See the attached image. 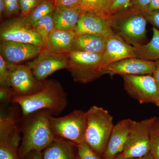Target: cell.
Returning a JSON list of instances; mask_svg holds the SVG:
<instances>
[{
	"label": "cell",
	"instance_id": "836d02e7",
	"mask_svg": "<svg viewBox=\"0 0 159 159\" xmlns=\"http://www.w3.org/2000/svg\"><path fill=\"white\" fill-rule=\"evenodd\" d=\"M147 21L159 29V10L142 11Z\"/></svg>",
	"mask_w": 159,
	"mask_h": 159
},
{
	"label": "cell",
	"instance_id": "ac0fdd59",
	"mask_svg": "<svg viewBox=\"0 0 159 159\" xmlns=\"http://www.w3.org/2000/svg\"><path fill=\"white\" fill-rule=\"evenodd\" d=\"M42 159H77L76 144L65 139L55 138L42 152Z\"/></svg>",
	"mask_w": 159,
	"mask_h": 159
},
{
	"label": "cell",
	"instance_id": "7402d4cb",
	"mask_svg": "<svg viewBox=\"0 0 159 159\" xmlns=\"http://www.w3.org/2000/svg\"><path fill=\"white\" fill-rule=\"evenodd\" d=\"M152 30V37L149 43L134 46L135 57L152 61L159 60V30L154 27Z\"/></svg>",
	"mask_w": 159,
	"mask_h": 159
},
{
	"label": "cell",
	"instance_id": "ffe728a7",
	"mask_svg": "<svg viewBox=\"0 0 159 159\" xmlns=\"http://www.w3.org/2000/svg\"><path fill=\"white\" fill-rule=\"evenodd\" d=\"M107 37L95 34H77L74 39L73 51L102 54L105 50Z\"/></svg>",
	"mask_w": 159,
	"mask_h": 159
},
{
	"label": "cell",
	"instance_id": "7c38bea8",
	"mask_svg": "<svg viewBox=\"0 0 159 159\" xmlns=\"http://www.w3.org/2000/svg\"><path fill=\"white\" fill-rule=\"evenodd\" d=\"M43 48L31 43L3 41L0 43V55L8 63L22 64L37 57Z\"/></svg>",
	"mask_w": 159,
	"mask_h": 159
},
{
	"label": "cell",
	"instance_id": "f35d334b",
	"mask_svg": "<svg viewBox=\"0 0 159 159\" xmlns=\"http://www.w3.org/2000/svg\"><path fill=\"white\" fill-rule=\"evenodd\" d=\"M6 12V4L5 0H0V18L1 22L3 21Z\"/></svg>",
	"mask_w": 159,
	"mask_h": 159
},
{
	"label": "cell",
	"instance_id": "52a82bcc",
	"mask_svg": "<svg viewBox=\"0 0 159 159\" xmlns=\"http://www.w3.org/2000/svg\"><path fill=\"white\" fill-rule=\"evenodd\" d=\"M152 117L136 121L130 120L129 132L123 151L119 155L123 158L135 159L150 152L149 126Z\"/></svg>",
	"mask_w": 159,
	"mask_h": 159
},
{
	"label": "cell",
	"instance_id": "6da1fadb",
	"mask_svg": "<svg viewBox=\"0 0 159 159\" xmlns=\"http://www.w3.org/2000/svg\"><path fill=\"white\" fill-rule=\"evenodd\" d=\"M43 82V86L39 92L26 97H16L12 99L11 102L20 107L24 117L43 110L57 116L67 106V95L60 83L53 79Z\"/></svg>",
	"mask_w": 159,
	"mask_h": 159
},
{
	"label": "cell",
	"instance_id": "d6986e66",
	"mask_svg": "<svg viewBox=\"0 0 159 159\" xmlns=\"http://www.w3.org/2000/svg\"><path fill=\"white\" fill-rule=\"evenodd\" d=\"M84 11L80 7L56 8L53 13L54 29L75 31L80 16Z\"/></svg>",
	"mask_w": 159,
	"mask_h": 159
},
{
	"label": "cell",
	"instance_id": "603a6c76",
	"mask_svg": "<svg viewBox=\"0 0 159 159\" xmlns=\"http://www.w3.org/2000/svg\"><path fill=\"white\" fill-rule=\"evenodd\" d=\"M56 9L54 0H42L25 17L26 21L33 25L46 16L53 13Z\"/></svg>",
	"mask_w": 159,
	"mask_h": 159
},
{
	"label": "cell",
	"instance_id": "7a4b0ae2",
	"mask_svg": "<svg viewBox=\"0 0 159 159\" xmlns=\"http://www.w3.org/2000/svg\"><path fill=\"white\" fill-rule=\"evenodd\" d=\"M51 115L48 111L43 110L25 117L18 148L20 159H25L33 152H42L55 139L50 126Z\"/></svg>",
	"mask_w": 159,
	"mask_h": 159
},
{
	"label": "cell",
	"instance_id": "3957f363",
	"mask_svg": "<svg viewBox=\"0 0 159 159\" xmlns=\"http://www.w3.org/2000/svg\"><path fill=\"white\" fill-rule=\"evenodd\" d=\"M87 125L84 142L99 156H102L114 126L108 111L93 105L86 112Z\"/></svg>",
	"mask_w": 159,
	"mask_h": 159
},
{
	"label": "cell",
	"instance_id": "8fae6325",
	"mask_svg": "<svg viewBox=\"0 0 159 159\" xmlns=\"http://www.w3.org/2000/svg\"><path fill=\"white\" fill-rule=\"evenodd\" d=\"M11 85L15 97H26L40 91L43 82L35 78L31 68L26 64H11Z\"/></svg>",
	"mask_w": 159,
	"mask_h": 159
},
{
	"label": "cell",
	"instance_id": "b9f144b4",
	"mask_svg": "<svg viewBox=\"0 0 159 159\" xmlns=\"http://www.w3.org/2000/svg\"><path fill=\"white\" fill-rule=\"evenodd\" d=\"M113 159H126L125 158H122V157H120V156L118 155V156H117L116 157V158H115Z\"/></svg>",
	"mask_w": 159,
	"mask_h": 159
},
{
	"label": "cell",
	"instance_id": "5b68a950",
	"mask_svg": "<svg viewBox=\"0 0 159 159\" xmlns=\"http://www.w3.org/2000/svg\"><path fill=\"white\" fill-rule=\"evenodd\" d=\"M68 57L67 70L75 82L86 84L104 75L101 65V54L74 51Z\"/></svg>",
	"mask_w": 159,
	"mask_h": 159
},
{
	"label": "cell",
	"instance_id": "f546056e",
	"mask_svg": "<svg viewBox=\"0 0 159 159\" xmlns=\"http://www.w3.org/2000/svg\"><path fill=\"white\" fill-rule=\"evenodd\" d=\"M5 2L6 4V12L4 20L17 17L20 16L21 9L20 0H5Z\"/></svg>",
	"mask_w": 159,
	"mask_h": 159
},
{
	"label": "cell",
	"instance_id": "1f68e13d",
	"mask_svg": "<svg viewBox=\"0 0 159 159\" xmlns=\"http://www.w3.org/2000/svg\"><path fill=\"white\" fill-rule=\"evenodd\" d=\"M15 97L14 90L9 87H0V102L6 103L11 102Z\"/></svg>",
	"mask_w": 159,
	"mask_h": 159
},
{
	"label": "cell",
	"instance_id": "484cf974",
	"mask_svg": "<svg viewBox=\"0 0 159 159\" xmlns=\"http://www.w3.org/2000/svg\"><path fill=\"white\" fill-rule=\"evenodd\" d=\"M149 136L150 153L154 159H159V116L152 117Z\"/></svg>",
	"mask_w": 159,
	"mask_h": 159
},
{
	"label": "cell",
	"instance_id": "4fadbf2b",
	"mask_svg": "<svg viewBox=\"0 0 159 159\" xmlns=\"http://www.w3.org/2000/svg\"><path fill=\"white\" fill-rule=\"evenodd\" d=\"M155 69V61L129 57L110 64L106 68L104 74H108L111 77L116 75H152Z\"/></svg>",
	"mask_w": 159,
	"mask_h": 159
},
{
	"label": "cell",
	"instance_id": "4316f807",
	"mask_svg": "<svg viewBox=\"0 0 159 159\" xmlns=\"http://www.w3.org/2000/svg\"><path fill=\"white\" fill-rule=\"evenodd\" d=\"M18 148L9 141L0 140V159H20Z\"/></svg>",
	"mask_w": 159,
	"mask_h": 159
},
{
	"label": "cell",
	"instance_id": "83f0119b",
	"mask_svg": "<svg viewBox=\"0 0 159 159\" xmlns=\"http://www.w3.org/2000/svg\"><path fill=\"white\" fill-rule=\"evenodd\" d=\"M0 87H9L11 85V64L5 61L0 55Z\"/></svg>",
	"mask_w": 159,
	"mask_h": 159
},
{
	"label": "cell",
	"instance_id": "8992f818",
	"mask_svg": "<svg viewBox=\"0 0 159 159\" xmlns=\"http://www.w3.org/2000/svg\"><path fill=\"white\" fill-rule=\"evenodd\" d=\"M50 124L56 138L67 140L76 144L84 142L87 125L86 112L75 110L64 116L51 115Z\"/></svg>",
	"mask_w": 159,
	"mask_h": 159
},
{
	"label": "cell",
	"instance_id": "9c48e42d",
	"mask_svg": "<svg viewBox=\"0 0 159 159\" xmlns=\"http://www.w3.org/2000/svg\"><path fill=\"white\" fill-rule=\"evenodd\" d=\"M0 40L31 43L45 48L43 40L33 26L21 16L1 22Z\"/></svg>",
	"mask_w": 159,
	"mask_h": 159
},
{
	"label": "cell",
	"instance_id": "44dd1931",
	"mask_svg": "<svg viewBox=\"0 0 159 159\" xmlns=\"http://www.w3.org/2000/svg\"><path fill=\"white\" fill-rule=\"evenodd\" d=\"M0 140L10 141L19 147L20 136L16 120L12 115L1 113Z\"/></svg>",
	"mask_w": 159,
	"mask_h": 159
},
{
	"label": "cell",
	"instance_id": "8d00e7d4",
	"mask_svg": "<svg viewBox=\"0 0 159 159\" xmlns=\"http://www.w3.org/2000/svg\"><path fill=\"white\" fill-rule=\"evenodd\" d=\"M155 69L152 75L159 86V60L155 61Z\"/></svg>",
	"mask_w": 159,
	"mask_h": 159
},
{
	"label": "cell",
	"instance_id": "d4e9b609",
	"mask_svg": "<svg viewBox=\"0 0 159 159\" xmlns=\"http://www.w3.org/2000/svg\"><path fill=\"white\" fill-rule=\"evenodd\" d=\"M53 13L43 17L33 25L35 31L41 38L44 45L49 35L54 29Z\"/></svg>",
	"mask_w": 159,
	"mask_h": 159
},
{
	"label": "cell",
	"instance_id": "30bf717a",
	"mask_svg": "<svg viewBox=\"0 0 159 159\" xmlns=\"http://www.w3.org/2000/svg\"><path fill=\"white\" fill-rule=\"evenodd\" d=\"M26 64L31 68L35 78L43 81L56 71L67 68L68 54H56L44 48L37 57Z\"/></svg>",
	"mask_w": 159,
	"mask_h": 159
},
{
	"label": "cell",
	"instance_id": "5bb4252c",
	"mask_svg": "<svg viewBox=\"0 0 159 159\" xmlns=\"http://www.w3.org/2000/svg\"><path fill=\"white\" fill-rule=\"evenodd\" d=\"M111 16L84 11L80 16L75 31L78 35L95 34L108 37L114 34L111 26Z\"/></svg>",
	"mask_w": 159,
	"mask_h": 159
},
{
	"label": "cell",
	"instance_id": "ba28073f",
	"mask_svg": "<svg viewBox=\"0 0 159 159\" xmlns=\"http://www.w3.org/2000/svg\"><path fill=\"white\" fill-rule=\"evenodd\" d=\"M124 89L140 103L159 107V86L152 75H122Z\"/></svg>",
	"mask_w": 159,
	"mask_h": 159
},
{
	"label": "cell",
	"instance_id": "cb8c5ba5",
	"mask_svg": "<svg viewBox=\"0 0 159 159\" xmlns=\"http://www.w3.org/2000/svg\"><path fill=\"white\" fill-rule=\"evenodd\" d=\"M113 2V0H80V7L85 11L110 16Z\"/></svg>",
	"mask_w": 159,
	"mask_h": 159
},
{
	"label": "cell",
	"instance_id": "d590c367",
	"mask_svg": "<svg viewBox=\"0 0 159 159\" xmlns=\"http://www.w3.org/2000/svg\"><path fill=\"white\" fill-rule=\"evenodd\" d=\"M56 8L80 7V0H54Z\"/></svg>",
	"mask_w": 159,
	"mask_h": 159
},
{
	"label": "cell",
	"instance_id": "e0dca14e",
	"mask_svg": "<svg viewBox=\"0 0 159 159\" xmlns=\"http://www.w3.org/2000/svg\"><path fill=\"white\" fill-rule=\"evenodd\" d=\"M77 35L75 31L54 29L49 35L44 48L56 54H69L73 51V43Z\"/></svg>",
	"mask_w": 159,
	"mask_h": 159
},
{
	"label": "cell",
	"instance_id": "e575fe53",
	"mask_svg": "<svg viewBox=\"0 0 159 159\" xmlns=\"http://www.w3.org/2000/svg\"><path fill=\"white\" fill-rule=\"evenodd\" d=\"M132 0H113L110 14L112 15L119 11L127 9Z\"/></svg>",
	"mask_w": 159,
	"mask_h": 159
},
{
	"label": "cell",
	"instance_id": "7bdbcfd3",
	"mask_svg": "<svg viewBox=\"0 0 159 159\" xmlns=\"http://www.w3.org/2000/svg\"><path fill=\"white\" fill-rule=\"evenodd\" d=\"M77 159H79V158H78V157H77Z\"/></svg>",
	"mask_w": 159,
	"mask_h": 159
},
{
	"label": "cell",
	"instance_id": "277c9868",
	"mask_svg": "<svg viewBox=\"0 0 159 159\" xmlns=\"http://www.w3.org/2000/svg\"><path fill=\"white\" fill-rule=\"evenodd\" d=\"M147 20L142 11L127 8L111 16L114 34L133 46L142 44L146 38Z\"/></svg>",
	"mask_w": 159,
	"mask_h": 159
},
{
	"label": "cell",
	"instance_id": "d6a6232c",
	"mask_svg": "<svg viewBox=\"0 0 159 159\" xmlns=\"http://www.w3.org/2000/svg\"><path fill=\"white\" fill-rule=\"evenodd\" d=\"M152 0H132L128 8L141 11H147Z\"/></svg>",
	"mask_w": 159,
	"mask_h": 159
},
{
	"label": "cell",
	"instance_id": "4dcf8cb0",
	"mask_svg": "<svg viewBox=\"0 0 159 159\" xmlns=\"http://www.w3.org/2000/svg\"><path fill=\"white\" fill-rule=\"evenodd\" d=\"M41 1L42 0H20L21 9L20 16H27Z\"/></svg>",
	"mask_w": 159,
	"mask_h": 159
},
{
	"label": "cell",
	"instance_id": "f1b7e54d",
	"mask_svg": "<svg viewBox=\"0 0 159 159\" xmlns=\"http://www.w3.org/2000/svg\"><path fill=\"white\" fill-rule=\"evenodd\" d=\"M76 146L79 159H103L84 142Z\"/></svg>",
	"mask_w": 159,
	"mask_h": 159
},
{
	"label": "cell",
	"instance_id": "ab89813d",
	"mask_svg": "<svg viewBox=\"0 0 159 159\" xmlns=\"http://www.w3.org/2000/svg\"><path fill=\"white\" fill-rule=\"evenodd\" d=\"M25 159H42V152L34 151L31 152Z\"/></svg>",
	"mask_w": 159,
	"mask_h": 159
},
{
	"label": "cell",
	"instance_id": "9a60e30c",
	"mask_svg": "<svg viewBox=\"0 0 159 159\" xmlns=\"http://www.w3.org/2000/svg\"><path fill=\"white\" fill-rule=\"evenodd\" d=\"M129 57H135L134 46L115 34L107 37L105 50L101 54V65L104 72L111 64Z\"/></svg>",
	"mask_w": 159,
	"mask_h": 159
},
{
	"label": "cell",
	"instance_id": "74e56055",
	"mask_svg": "<svg viewBox=\"0 0 159 159\" xmlns=\"http://www.w3.org/2000/svg\"><path fill=\"white\" fill-rule=\"evenodd\" d=\"M159 10V0H152L147 11Z\"/></svg>",
	"mask_w": 159,
	"mask_h": 159
},
{
	"label": "cell",
	"instance_id": "60d3db41",
	"mask_svg": "<svg viewBox=\"0 0 159 159\" xmlns=\"http://www.w3.org/2000/svg\"><path fill=\"white\" fill-rule=\"evenodd\" d=\"M135 159H154V158L150 152L148 154L146 155L145 156Z\"/></svg>",
	"mask_w": 159,
	"mask_h": 159
},
{
	"label": "cell",
	"instance_id": "2e32d148",
	"mask_svg": "<svg viewBox=\"0 0 159 159\" xmlns=\"http://www.w3.org/2000/svg\"><path fill=\"white\" fill-rule=\"evenodd\" d=\"M130 120L122 119L114 125L102 156L103 159H113L122 152L128 138Z\"/></svg>",
	"mask_w": 159,
	"mask_h": 159
}]
</instances>
